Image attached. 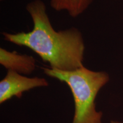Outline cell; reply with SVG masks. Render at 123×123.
Returning <instances> with one entry per match:
<instances>
[{"instance_id":"6da1fadb","label":"cell","mask_w":123,"mask_h":123,"mask_svg":"<svg viewBox=\"0 0 123 123\" xmlns=\"http://www.w3.org/2000/svg\"><path fill=\"white\" fill-rule=\"evenodd\" d=\"M26 10L32 19L33 29L17 33L3 32L5 41L31 50L51 68L70 71L84 66L86 46L79 29L72 27L55 30L42 0L29 2Z\"/></svg>"},{"instance_id":"7a4b0ae2","label":"cell","mask_w":123,"mask_h":123,"mask_svg":"<svg viewBox=\"0 0 123 123\" xmlns=\"http://www.w3.org/2000/svg\"><path fill=\"white\" fill-rule=\"evenodd\" d=\"M42 69L44 74L65 83L70 88L75 107L72 123H102L103 113L96 110L95 100L110 80L107 72L93 71L84 66L70 71L50 67Z\"/></svg>"},{"instance_id":"3957f363","label":"cell","mask_w":123,"mask_h":123,"mask_svg":"<svg viewBox=\"0 0 123 123\" xmlns=\"http://www.w3.org/2000/svg\"><path fill=\"white\" fill-rule=\"evenodd\" d=\"M48 86V81L43 78H30L7 71L5 76L0 81V103H4L14 96L21 98L24 92L32 89Z\"/></svg>"},{"instance_id":"277c9868","label":"cell","mask_w":123,"mask_h":123,"mask_svg":"<svg viewBox=\"0 0 123 123\" xmlns=\"http://www.w3.org/2000/svg\"><path fill=\"white\" fill-rule=\"evenodd\" d=\"M0 64L7 71L24 75L31 74L36 68V61L33 56L4 48H0Z\"/></svg>"},{"instance_id":"5b68a950","label":"cell","mask_w":123,"mask_h":123,"mask_svg":"<svg viewBox=\"0 0 123 123\" xmlns=\"http://www.w3.org/2000/svg\"><path fill=\"white\" fill-rule=\"evenodd\" d=\"M93 0H50L52 9L56 12H66L72 18L83 14L92 4Z\"/></svg>"},{"instance_id":"8992f818","label":"cell","mask_w":123,"mask_h":123,"mask_svg":"<svg viewBox=\"0 0 123 123\" xmlns=\"http://www.w3.org/2000/svg\"><path fill=\"white\" fill-rule=\"evenodd\" d=\"M110 123H123V121H119V120H112L111 121Z\"/></svg>"},{"instance_id":"52a82bcc","label":"cell","mask_w":123,"mask_h":123,"mask_svg":"<svg viewBox=\"0 0 123 123\" xmlns=\"http://www.w3.org/2000/svg\"><path fill=\"white\" fill-rule=\"evenodd\" d=\"M1 1H4V0H1Z\"/></svg>"}]
</instances>
